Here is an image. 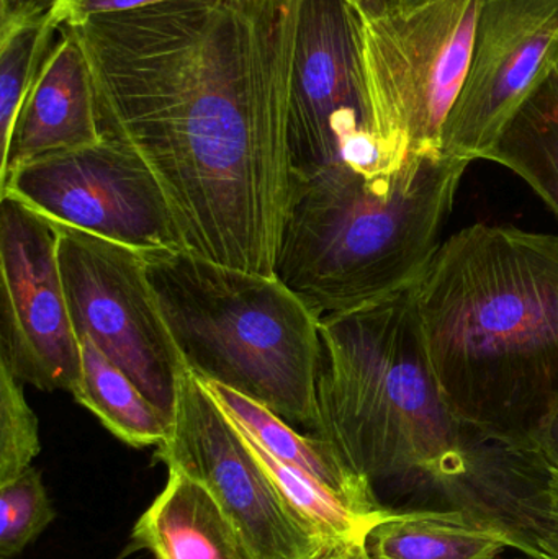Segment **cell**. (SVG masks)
I'll return each instance as SVG.
<instances>
[{
	"label": "cell",
	"instance_id": "cell-1",
	"mask_svg": "<svg viewBox=\"0 0 558 559\" xmlns=\"http://www.w3.org/2000/svg\"><path fill=\"white\" fill-rule=\"evenodd\" d=\"M298 0H157L69 26L102 134L159 186L183 251L277 277L294 199Z\"/></svg>",
	"mask_w": 558,
	"mask_h": 559
},
{
	"label": "cell",
	"instance_id": "cell-2",
	"mask_svg": "<svg viewBox=\"0 0 558 559\" xmlns=\"http://www.w3.org/2000/svg\"><path fill=\"white\" fill-rule=\"evenodd\" d=\"M439 391L485 439L531 443L558 401V236L477 223L415 283Z\"/></svg>",
	"mask_w": 558,
	"mask_h": 559
},
{
	"label": "cell",
	"instance_id": "cell-3",
	"mask_svg": "<svg viewBox=\"0 0 558 559\" xmlns=\"http://www.w3.org/2000/svg\"><path fill=\"white\" fill-rule=\"evenodd\" d=\"M471 166L438 153L367 174L347 164L297 176L275 275L318 318L422 277Z\"/></svg>",
	"mask_w": 558,
	"mask_h": 559
},
{
	"label": "cell",
	"instance_id": "cell-4",
	"mask_svg": "<svg viewBox=\"0 0 558 559\" xmlns=\"http://www.w3.org/2000/svg\"><path fill=\"white\" fill-rule=\"evenodd\" d=\"M415 283L320 319L314 436L372 485L455 475L478 436L452 414L439 391Z\"/></svg>",
	"mask_w": 558,
	"mask_h": 559
},
{
	"label": "cell",
	"instance_id": "cell-5",
	"mask_svg": "<svg viewBox=\"0 0 558 559\" xmlns=\"http://www.w3.org/2000/svg\"><path fill=\"white\" fill-rule=\"evenodd\" d=\"M146 275L187 370L314 436L320 318L277 277L183 249L144 252Z\"/></svg>",
	"mask_w": 558,
	"mask_h": 559
},
{
	"label": "cell",
	"instance_id": "cell-6",
	"mask_svg": "<svg viewBox=\"0 0 558 559\" xmlns=\"http://www.w3.org/2000/svg\"><path fill=\"white\" fill-rule=\"evenodd\" d=\"M482 0H439L412 15L366 22L364 56L383 170L438 153L467 78Z\"/></svg>",
	"mask_w": 558,
	"mask_h": 559
},
{
	"label": "cell",
	"instance_id": "cell-7",
	"mask_svg": "<svg viewBox=\"0 0 558 559\" xmlns=\"http://www.w3.org/2000/svg\"><path fill=\"white\" fill-rule=\"evenodd\" d=\"M364 29L366 20L347 0H298L288 100L297 176L337 164L385 173L373 136Z\"/></svg>",
	"mask_w": 558,
	"mask_h": 559
},
{
	"label": "cell",
	"instance_id": "cell-8",
	"mask_svg": "<svg viewBox=\"0 0 558 559\" xmlns=\"http://www.w3.org/2000/svg\"><path fill=\"white\" fill-rule=\"evenodd\" d=\"M55 226L59 272L78 338H92L173 420L186 365L154 298L144 252L82 229Z\"/></svg>",
	"mask_w": 558,
	"mask_h": 559
},
{
	"label": "cell",
	"instance_id": "cell-9",
	"mask_svg": "<svg viewBox=\"0 0 558 559\" xmlns=\"http://www.w3.org/2000/svg\"><path fill=\"white\" fill-rule=\"evenodd\" d=\"M156 459L199 481L258 559H321L331 544L275 486L236 424L203 381L183 368L169 433Z\"/></svg>",
	"mask_w": 558,
	"mask_h": 559
},
{
	"label": "cell",
	"instance_id": "cell-10",
	"mask_svg": "<svg viewBox=\"0 0 558 559\" xmlns=\"http://www.w3.org/2000/svg\"><path fill=\"white\" fill-rule=\"evenodd\" d=\"M55 225L140 249H182L153 174L130 150L104 140L23 166L0 186Z\"/></svg>",
	"mask_w": 558,
	"mask_h": 559
},
{
	"label": "cell",
	"instance_id": "cell-11",
	"mask_svg": "<svg viewBox=\"0 0 558 559\" xmlns=\"http://www.w3.org/2000/svg\"><path fill=\"white\" fill-rule=\"evenodd\" d=\"M0 365L23 383L72 393L81 344L58 262V229L15 199H0Z\"/></svg>",
	"mask_w": 558,
	"mask_h": 559
},
{
	"label": "cell",
	"instance_id": "cell-12",
	"mask_svg": "<svg viewBox=\"0 0 558 559\" xmlns=\"http://www.w3.org/2000/svg\"><path fill=\"white\" fill-rule=\"evenodd\" d=\"M557 69L558 0H482L442 154L487 160L524 102Z\"/></svg>",
	"mask_w": 558,
	"mask_h": 559
},
{
	"label": "cell",
	"instance_id": "cell-13",
	"mask_svg": "<svg viewBox=\"0 0 558 559\" xmlns=\"http://www.w3.org/2000/svg\"><path fill=\"white\" fill-rule=\"evenodd\" d=\"M452 509L534 559H558V472L531 443L477 439L461 472L432 478Z\"/></svg>",
	"mask_w": 558,
	"mask_h": 559
},
{
	"label": "cell",
	"instance_id": "cell-14",
	"mask_svg": "<svg viewBox=\"0 0 558 559\" xmlns=\"http://www.w3.org/2000/svg\"><path fill=\"white\" fill-rule=\"evenodd\" d=\"M104 140L87 59L69 26L58 36L26 95L9 147L0 159V186L23 166Z\"/></svg>",
	"mask_w": 558,
	"mask_h": 559
},
{
	"label": "cell",
	"instance_id": "cell-15",
	"mask_svg": "<svg viewBox=\"0 0 558 559\" xmlns=\"http://www.w3.org/2000/svg\"><path fill=\"white\" fill-rule=\"evenodd\" d=\"M131 538L154 559H258L215 498L177 468H167L166 486Z\"/></svg>",
	"mask_w": 558,
	"mask_h": 559
},
{
	"label": "cell",
	"instance_id": "cell-16",
	"mask_svg": "<svg viewBox=\"0 0 558 559\" xmlns=\"http://www.w3.org/2000/svg\"><path fill=\"white\" fill-rule=\"evenodd\" d=\"M203 384L226 416L278 462L317 479L363 514L376 519L392 514V509L380 504L372 483L353 472L327 440L304 436L269 407L225 384Z\"/></svg>",
	"mask_w": 558,
	"mask_h": 559
},
{
	"label": "cell",
	"instance_id": "cell-17",
	"mask_svg": "<svg viewBox=\"0 0 558 559\" xmlns=\"http://www.w3.org/2000/svg\"><path fill=\"white\" fill-rule=\"evenodd\" d=\"M372 559H495L507 550L501 535L459 509L395 512L366 537Z\"/></svg>",
	"mask_w": 558,
	"mask_h": 559
},
{
	"label": "cell",
	"instance_id": "cell-18",
	"mask_svg": "<svg viewBox=\"0 0 558 559\" xmlns=\"http://www.w3.org/2000/svg\"><path fill=\"white\" fill-rule=\"evenodd\" d=\"M79 344L82 367L72 390L75 401L121 442L136 449L161 445L169 433L170 420L92 338L79 337Z\"/></svg>",
	"mask_w": 558,
	"mask_h": 559
},
{
	"label": "cell",
	"instance_id": "cell-19",
	"mask_svg": "<svg viewBox=\"0 0 558 559\" xmlns=\"http://www.w3.org/2000/svg\"><path fill=\"white\" fill-rule=\"evenodd\" d=\"M487 160L521 177L558 218V69L524 102Z\"/></svg>",
	"mask_w": 558,
	"mask_h": 559
},
{
	"label": "cell",
	"instance_id": "cell-20",
	"mask_svg": "<svg viewBox=\"0 0 558 559\" xmlns=\"http://www.w3.org/2000/svg\"><path fill=\"white\" fill-rule=\"evenodd\" d=\"M0 20V147H9L26 95L58 36L48 9L2 0Z\"/></svg>",
	"mask_w": 558,
	"mask_h": 559
},
{
	"label": "cell",
	"instance_id": "cell-21",
	"mask_svg": "<svg viewBox=\"0 0 558 559\" xmlns=\"http://www.w3.org/2000/svg\"><path fill=\"white\" fill-rule=\"evenodd\" d=\"M241 432L259 462L264 466L265 472L274 479L275 486L290 502L292 508L301 518L307 519L331 544L347 545L354 544V542H366L370 528L377 522L382 521V519L363 514L353 506L347 504L336 492L318 483L317 479L278 462L271 453L265 452L256 440H252L245 430Z\"/></svg>",
	"mask_w": 558,
	"mask_h": 559
},
{
	"label": "cell",
	"instance_id": "cell-22",
	"mask_svg": "<svg viewBox=\"0 0 558 559\" xmlns=\"http://www.w3.org/2000/svg\"><path fill=\"white\" fill-rule=\"evenodd\" d=\"M55 518L41 475L33 466L0 486V558L22 554Z\"/></svg>",
	"mask_w": 558,
	"mask_h": 559
},
{
	"label": "cell",
	"instance_id": "cell-23",
	"mask_svg": "<svg viewBox=\"0 0 558 559\" xmlns=\"http://www.w3.org/2000/svg\"><path fill=\"white\" fill-rule=\"evenodd\" d=\"M22 383L0 365V486L26 472L41 452L38 417Z\"/></svg>",
	"mask_w": 558,
	"mask_h": 559
},
{
	"label": "cell",
	"instance_id": "cell-24",
	"mask_svg": "<svg viewBox=\"0 0 558 559\" xmlns=\"http://www.w3.org/2000/svg\"><path fill=\"white\" fill-rule=\"evenodd\" d=\"M12 3H35L48 9L58 25H78L100 13L138 9L157 0H5Z\"/></svg>",
	"mask_w": 558,
	"mask_h": 559
},
{
	"label": "cell",
	"instance_id": "cell-25",
	"mask_svg": "<svg viewBox=\"0 0 558 559\" xmlns=\"http://www.w3.org/2000/svg\"><path fill=\"white\" fill-rule=\"evenodd\" d=\"M353 3L366 22L412 15L439 0H347Z\"/></svg>",
	"mask_w": 558,
	"mask_h": 559
},
{
	"label": "cell",
	"instance_id": "cell-26",
	"mask_svg": "<svg viewBox=\"0 0 558 559\" xmlns=\"http://www.w3.org/2000/svg\"><path fill=\"white\" fill-rule=\"evenodd\" d=\"M533 445L558 472V401L541 420L539 427L534 432Z\"/></svg>",
	"mask_w": 558,
	"mask_h": 559
},
{
	"label": "cell",
	"instance_id": "cell-27",
	"mask_svg": "<svg viewBox=\"0 0 558 559\" xmlns=\"http://www.w3.org/2000/svg\"><path fill=\"white\" fill-rule=\"evenodd\" d=\"M321 559H372V557L367 551L366 542H354V544L337 547Z\"/></svg>",
	"mask_w": 558,
	"mask_h": 559
},
{
	"label": "cell",
	"instance_id": "cell-28",
	"mask_svg": "<svg viewBox=\"0 0 558 559\" xmlns=\"http://www.w3.org/2000/svg\"><path fill=\"white\" fill-rule=\"evenodd\" d=\"M495 559H501L500 557H497ZM511 559H534V558H531V557H524V558H511Z\"/></svg>",
	"mask_w": 558,
	"mask_h": 559
}]
</instances>
